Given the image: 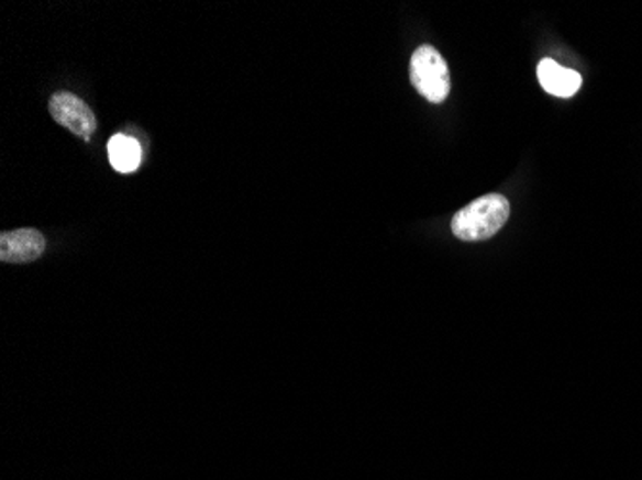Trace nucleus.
I'll list each match as a JSON object with an SVG mask.
<instances>
[{
    "instance_id": "1",
    "label": "nucleus",
    "mask_w": 642,
    "mask_h": 480,
    "mask_svg": "<svg viewBox=\"0 0 642 480\" xmlns=\"http://www.w3.org/2000/svg\"><path fill=\"white\" fill-rule=\"evenodd\" d=\"M510 217V202L498 192L469 202L452 217V233L460 241H487L505 227Z\"/></svg>"
},
{
    "instance_id": "2",
    "label": "nucleus",
    "mask_w": 642,
    "mask_h": 480,
    "mask_svg": "<svg viewBox=\"0 0 642 480\" xmlns=\"http://www.w3.org/2000/svg\"><path fill=\"white\" fill-rule=\"evenodd\" d=\"M410 79L423 99L441 104L451 92V71L441 53L431 45L416 48L410 60Z\"/></svg>"
},
{
    "instance_id": "3",
    "label": "nucleus",
    "mask_w": 642,
    "mask_h": 480,
    "mask_svg": "<svg viewBox=\"0 0 642 480\" xmlns=\"http://www.w3.org/2000/svg\"><path fill=\"white\" fill-rule=\"evenodd\" d=\"M48 112L53 115L54 122L77 137L84 138L85 143H89L97 131V118L92 114L91 108L71 92H54L53 99L48 102Z\"/></svg>"
},
{
    "instance_id": "4",
    "label": "nucleus",
    "mask_w": 642,
    "mask_h": 480,
    "mask_svg": "<svg viewBox=\"0 0 642 480\" xmlns=\"http://www.w3.org/2000/svg\"><path fill=\"white\" fill-rule=\"evenodd\" d=\"M45 237L37 230H18L0 235V259L7 264H30L43 256Z\"/></svg>"
},
{
    "instance_id": "5",
    "label": "nucleus",
    "mask_w": 642,
    "mask_h": 480,
    "mask_svg": "<svg viewBox=\"0 0 642 480\" xmlns=\"http://www.w3.org/2000/svg\"><path fill=\"white\" fill-rule=\"evenodd\" d=\"M536 77H539V83L544 91L551 92L560 99H569L582 89V76L574 69L560 66L558 62L551 60V58L539 62Z\"/></svg>"
},
{
    "instance_id": "6",
    "label": "nucleus",
    "mask_w": 642,
    "mask_h": 480,
    "mask_svg": "<svg viewBox=\"0 0 642 480\" xmlns=\"http://www.w3.org/2000/svg\"><path fill=\"white\" fill-rule=\"evenodd\" d=\"M141 145L128 135H114L108 141V160L120 174H133L141 166Z\"/></svg>"
}]
</instances>
